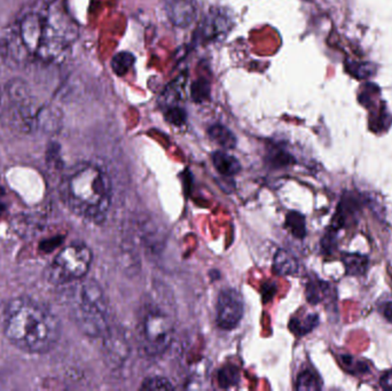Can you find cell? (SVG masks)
Listing matches in <instances>:
<instances>
[{
    "label": "cell",
    "mask_w": 392,
    "mask_h": 391,
    "mask_svg": "<svg viewBox=\"0 0 392 391\" xmlns=\"http://www.w3.org/2000/svg\"><path fill=\"white\" fill-rule=\"evenodd\" d=\"M66 300L71 319L90 337H104L111 330L109 308L104 289L94 280L73 282Z\"/></svg>",
    "instance_id": "obj_6"
},
{
    "label": "cell",
    "mask_w": 392,
    "mask_h": 391,
    "mask_svg": "<svg viewBox=\"0 0 392 391\" xmlns=\"http://www.w3.org/2000/svg\"><path fill=\"white\" fill-rule=\"evenodd\" d=\"M164 5L169 20L176 27H188L195 20L196 7L194 0H166Z\"/></svg>",
    "instance_id": "obj_10"
},
{
    "label": "cell",
    "mask_w": 392,
    "mask_h": 391,
    "mask_svg": "<svg viewBox=\"0 0 392 391\" xmlns=\"http://www.w3.org/2000/svg\"><path fill=\"white\" fill-rule=\"evenodd\" d=\"M298 260L290 251L280 249L273 260V270L276 275H294L298 272Z\"/></svg>",
    "instance_id": "obj_14"
},
{
    "label": "cell",
    "mask_w": 392,
    "mask_h": 391,
    "mask_svg": "<svg viewBox=\"0 0 392 391\" xmlns=\"http://www.w3.org/2000/svg\"><path fill=\"white\" fill-rule=\"evenodd\" d=\"M346 275L353 277H362L366 275L369 265V260L366 255L358 254V253H344L342 256Z\"/></svg>",
    "instance_id": "obj_15"
},
{
    "label": "cell",
    "mask_w": 392,
    "mask_h": 391,
    "mask_svg": "<svg viewBox=\"0 0 392 391\" xmlns=\"http://www.w3.org/2000/svg\"><path fill=\"white\" fill-rule=\"evenodd\" d=\"M4 334L16 348L28 354H45L56 346L61 324L52 310L39 301L20 296L4 311Z\"/></svg>",
    "instance_id": "obj_2"
},
{
    "label": "cell",
    "mask_w": 392,
    "mask_h": 391,
    "mask_svg": "<svg viewBox=\"0 0 392 391\" xmlns=\"http://www.w3.org/2000/svg\"><path fill=\"white\" fill-rule=\"evenodd\" d=\"M286 227L291 234L298 239H303L307 236V223L303 215L298 211H291L286 218Z\"/></svg>",
    "instance_id": "obj_17"
},
{
    "label": "cell",
    "mask_w": 392,
    "mask_h": 391,
    "mask_svg": "<svg viewBox=\"0 0 392 391\" xmlns=\"http://www.w3.org/2000/svg\"><path fill=\"white\" fill-rule=\"evenodd\" d=\"M92 251L84 243H71L59 251L47 271L49 282L68 284L85 278L92 264Z\"/></svg>",
    "instance_id": "obj_7"
},
{
    "label": "cell",
    "mask_w": 392,
    "mask_h": 391,
    "mask_svg": "<svg viewBox=\"0 0 392 391\" xmlns=\"http://www.w3.org/2000/svg\"><path fill=\"white\" fill-rule=\"evenodd\" d=\"M107 346L108 354L113 358L114 363L122 364L126 356H128V343H126L124 335L117 332L109 330L106 337H104Z\"/></svg>",
    "instance_id": "obj_12"
},
{
    "label": "cell",
    "mask_w": 392,
    "mask_h": 391,
    "mask_svg": "<svg viewBox=\"0 0 392 391\" xmlns=\"http://www.w3.org/2000/svg\"><path fill=\"white\" fill-rule=\"evenodd\" d=\"M360 208H362V199L355 193H345V196L341 199L340 203L337 205L336 214L331 222V229H335L337 232L345 227L346 220L355 216Z\"/></svg>",
    "instance_id": "obj_11"
},
{
    "label": "cell",
    "mask_w": 392,
    "mask_h": 391,
    "mask_svg": "<svg viewBox=\"0 0 392 391\" xmlns=\"http://www.w3.org/2000/svg\"><path fill=\"white\" fill-rule=\"evenodd\" d=\"M208 135L212 141H215L216 144L223 147L224 150H233L236 146L235 135L231 131L230 128L226 126H221V124H215L210 126L208 130Z\"/></svg>",
    "instance_id": "obj_16"
},
{
    "label": "cell",
    "mask_w": 392,
    "mask_h": 391,
    "mask_svg": "<svg viewBox=\"0 0 392 391\" xmlns=\"http://www.w3.org/2000/svg\"><path fill=\"white\" fill-rule=\"evenodd\" d=\"M0 119L13 131L31 133L54 131L56 122L49 110L37 104V99L21 78H13L0 92Z\"/></svg>",
    "instance_id": "obj_5"
},
{
    "label": "cell",
    "mask_w": 392,
    "mask_h": 391,
    "mask_svg": "<svg viewBox=\"0 0 392 391\" xmlns=\"http://www.w3.org/2000/svg\"><path fill=\"white\" fill-rule=\"evenodd\" d=\"M177 311L168 289L154 288L140 308L137 326L139 349L148 357H157L168 350L175 335Z\"/></svg>",
    "instance_id": "obj_4"
},
{
    "label": "cell",
    "mask_w": 392,
    "mask_h": 391,
    "mask_svg": "<svg viewBox=\"0 0 392 391\" xmlns=\"http://www.w3.org/2000/svg\"><path fill=\"white\" fill-rule=\"evenodd\" d=\"M61 199L68 209L90 223L102 224L111 209V178L93 163H80L62 178Z\"/></svg>",
    "instance_id": "obj_3"
},
{
    "label": "cell",
    "mask_w": 392,
    "mask_h": 391,
    "mask_svg": "<svg viewBox=\"0 0 392 391\" xmlns=\"http://www.w3.org/2000/svg\"><path fill=\"white\" fill-rule=\"evenodd\" d=\"M212 162H214L216 170L226 177H233L241 172L239 160L223 150H218L214 153Z\"/></svg>",
    "instance_id": "obj_13"
},
{
    "label": "cell",
    "mask_w": 392,
    "mask_h": 391,
    "mask_svg": "<svg viewBox=\"0 0 392 391\" xmlns=\"http://www.w3.org/2000/svg\"><path fill=\"white\" fill-rule=\"evenodd\" d=\"M322 251L328 254H331V251H334L336 248V231L331 229L329 232L326 233L321 241Z\"/></svg>",
    "instance_id": "obj_26"
},
{
    "label": "cell",
    "mask_w": 392,
    "mask_h": 391,
    "mask_svg": "<svg viewBox=\"0 0 392 391\" xmlns=\"http://www.w3.org/2000/svg\"><path fill=\"white\" fill-rule=\"evenodd\" d=\"M135 55L130 52L117 53L111 60V68L117 76H125L135 64Z\"/></svg>",
    "instance_id": "obj_18"
},
{
    "label": "cell",
    "mask_w": 392,
    "mask_h": 391,
    "mask_svg": "<svg viewBox=\"0 0 392 391\" xmlns=\"http://www.w3.org/2000/svg\"><path fill=\"white\" fill-rule=\"evenodd\" d=\"M296 389L300 391H317L321 389L320 378L312 371H303L298 375Z\"/></svg>",
    "instance_id": "obj_19"
},
{
    "label": "cell",
    "mask_w": 392,
    "mask_h": 391,
    "mask_svg": "<svg viewBox=\"0 0 392 391\" xmlns=\"http://www.w3.org/2000/svg\"><path fill=\"white\" fill-rule=\"evenodd\" d=\"M319 318L317 315H309L304 319H291L289 327L296 335H305L318 326Z\"/></svg>",
    "instance_id": "obj_20"
},
{
    "label": "cell",
    "mask_w": 392,
    "mask_h": 391,
    "mask_svg": "<svg viewBox=\"0 0 392 391\" xmlns=\"http://www.w3.org/2000/svg\"><path fill=\"white\" fill-rule=\"evenodd\" d=\"M190 95L197 104H202L204 101L208 100L210 97V85H209L208 80H203V78L196 80L190 89Z\"/></svg>",
    "instance_id": "obj_24"
},
{
    "label": "cell",
    "mask_w": 392,
    "mask_h": 391,
    "mask_svg": "<svg viewBox=\"0 0 392 391\" xmlns=\"http://www.w3.org/2000/svg\"><path fill=\"white\" fill-rule=\"evenodd\" d=\"M78 28L61 0H51L25 13L4 38V54L16 64L62 61Z\"/></svg>",
    "instance_id": "obj_1"
},
{
    "label": "cell",
    "mask_w": 392,
    "mask_h": 391,
    "mask_svg": "<svg viewBox=\"0 0 392 391\" xmlns=\"http://www.w3.org/2000/svg\"><path fill=\"white\" fill-rule=\"evenodd\" d=\"M240 374L238 368L234 366H226L221 368L218 374V383L223 388H231L239 381Z\"/></svg>",
    "instance_id": "obj_23"
},
{
    "label": "cell",
    "mask_w": 392,
    "mask_h": 391,
    "mask_svg": "<svg viewBox=\"0 0 392 391\" xmlns=\"http://www.w3.org/2000/svg\"><path fill=\"white\" fill-rule=\"evenodd\" d=\"M328 287H329L328 284L324 282H310L307 287V297L309 303L318 304L321 302Z\"/></svg>",
    "instance_id": "obj_22"
},
{
    "label": "cell",
    "mask_w": 392,
    "mask_h": 391,
    "mask_svg": "<svg viewBox=\"0 0 392 391\" xmlns=\"http://www.w3.org/2000/svg\"><path fill=\"white\" fill-rule=\"evenodd\" d=\"M140 389L146 391L173 390L175 387L163 376H150L145 380Z\"/></svg>",
    "instance_id": "obj_21"
},
{
    "label": "cell",
    "mask_w": 392,
    "mask_h": 391,
    "mask_svg": "<svg viewBox=\"0 0 392 391\" xmlns=\"http://www.w3.org/2000/svg\"><path fill=\"white\" fill-rule=\"evenodd\" d=\"M380 385L386 390H392V371H389L381 376Z\"/></svg>",
    "instance_id": "obj_27"
},
{
    "label": "cell",
    "mask_w": 392,
    "mask_h": 391,
    "mask_svg": "<svg viewBox=\"0 0 392 391\" xmlns=\"http://www.w3.org/2000/svg\"><path fill=\"white\" fill-rule=\"evenodd\" d=\"M380 311L383 317L392 324V301L383 303L382 306H381Z\"/></svg>",
    "instance_id": "obj_28"
},
{
    "label": "cell",
    "mask_w": 392,
    "mask_h": 391,
    "mask_svg": "<svg viewBox=\"0 0 392 391\" xmlns=\"http://www.w3.org/2000/svg\"><path fill=\"white\" fill-rule=\"evenodd\" d=\"M245 313L243 299L233 288L219 293L216 304V324L221 330H232L239 326Z\"/></svg>",
    "instance_id": "obj_8"
},
{
    "label": "cell",
    "mask_w": 392,
    "mask_h": 391,
    "mask_svg": "<svg viewBox=\"0 0 392 391\" xmlns=\"http://www.w3.org/2000/svg\"><path fill=\"white\" fill-rule=\"evenodd\" d=\"M166 117L169 123H171L176 126H184L187 119L186 112L178 106L169 108L166 110Z\"/></svg>",
    "instance_id": "obj_25"
},
{
    "label": "cell",
    "mask_w": 392,
    "mask_h": 391,
    "mask_svg": "<svg viewBox=\"0 0 392 391\" xmlns=\"http://www.w3.org/2000/svg\"><path fill=\"white\" fill-rule=\"evenodd\" d=\"M231 25H232L231 18L223 9H212L200 28L201 38L206 42L221 40L230 31Z\"/></svg>",
    "instance_id": "obj_9"
}]
</instances>
